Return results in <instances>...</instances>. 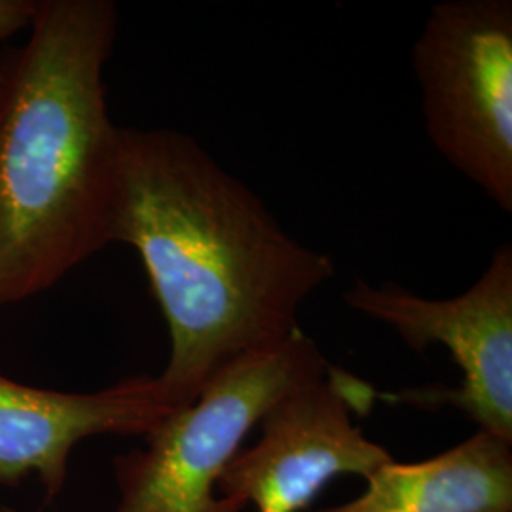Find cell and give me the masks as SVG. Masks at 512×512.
Returning <instances> with one entry per match:
<instances>
[{
  "instance_id": "5",
  "label": "cell",
  "mask_w": 512,
  "mask_h": 512,
  "mask_svg": "<svg viewBox=\"0 0 512 512\" xmlns=\"http://www.w3.org/2000/svg\"><path fill=\"white\" fill-rule=\"evenodd\" d=\"M344 300L351 310L395 330L404 344L423 351L440 344L461 368L458 389H420L408 403L452 404L480 431L512 444V247L503 243L465 293L423 298L397 283L357 279Z\"/></svg>"
},
{
  "instance_id": "2",
  "label": "cell",
  "mask_w": 512,
  "mask_h": 512,
  "mask_svg": "<svg viewBox=\"0 0 512 512\" xmlns=\"http://www.w3.org/2000/svg\"><path fill=\"white\" fill-rule=\"evenodd\" d=\"M0 55V310L52 289L114 243L120 131L105 65L110 0H37Z\"/></svg>"
},
{
  "instance_id": "7",
  "label": "cell",
  "mask_w": 512,
  "mask_h": 512,
  "mask_svg": "<svg viewBox=\"0 0 512 512\" xmlns=\"http://www.w3.org/2000/svg\"><path fill=\"white\" fill-rule=\"evenodd\" d=\"M175 410L158 376H133L92 393H65L0 374V484L37 475L54 497L63 490L69 456L80 440L147 437Z\"/></svg>"
},
{
  "instance_id": "4",
  "label": "cell",
  "mask_w": 512,
  "mask_h": 512,
  "mask_svg": "<svg viewBox=\"0 0 512 512\" xmlns=\"http://www.w3.org/2000/svg\"><path fill=\"white\" fill-rule=\"evenodd\" d=\"M412 67L433 147L511 213V0L435 4L414 42Z\"/></svg>"
},
{
  "instance_id": "3",
  "label": "cell",
  "mask_w": 512,
  "mask_h": 512,
  "mask_svg": "<svg viewBox=\"0 0 512 512\" xmlns=\"http://www.w3.org/2000/svg\"><path fill=\"white\" fill-rule=\"evenodd\" d=\"M330 366L302 329L270 348L245 353L145 437L147 448L118 459L116 512H241L217 495L222 471L266 412Z\"/></svg>"
},
{
  "instance_id": "1",
  "label": "cell",
  "mask_w": 512,
  "mask_h": 512,
  "mask_svg": "<svg viewBox=\"0 0 512 512\" xmlns=\"http://www.w3.org/2000/svg\"><path fill=\"white\" fill-rule=\"evenodd\" d=\"M114 243L137 251L169 330L158 376L183 408L220 368L300 329L298 311L336 274L188 133L122 128Z\"/></svg>"
},
{
  "instance_id": "6",
  "label": "cell",
  "mask_w": 512,
  "mask_h": 512,
  "mask_svg": "<svg viewBox=\"0 0 512 512\" xmlns=\"http://www.w3.org/2000/svg\"><path fill=\"white\" fill-rule=\"evenodd\" d=\"M372 389L342 370L296 389L260 420V437L222 471L217 492L256 512L304 511L332 478L372 475L393 461L355 423Z\"/></svg>"
},
{
  "instance_id": "9",
  "label": "cell",
  "mask_w": 512,
  "mask_h": 512,
  "mask_svg": "<svg viewBox=\"0 0 512 512\" xmlns=\"http://www.w3.org/2000/svg\"><path fill=\"white\" fill-rule=\"evenodd\" d=\"M37 12V0H0V42L27 31Z\"/></svg>"
},
{
  "instance_id": "8",
  "label": "cell",
  "mask_w": 512,
  "mask_h": 512,
  "mask_svg": "<svg viewBox=\"0 0 512 512\" xmlns=\"http://www.w3.org/2000/svg\"><path fill=\"white\" fill-rule=\"evenodd\" d=\"M511 446L478 429L437 458L385 463L357 499L323 512H512Z\"/></svg>"
}]
</instances>
